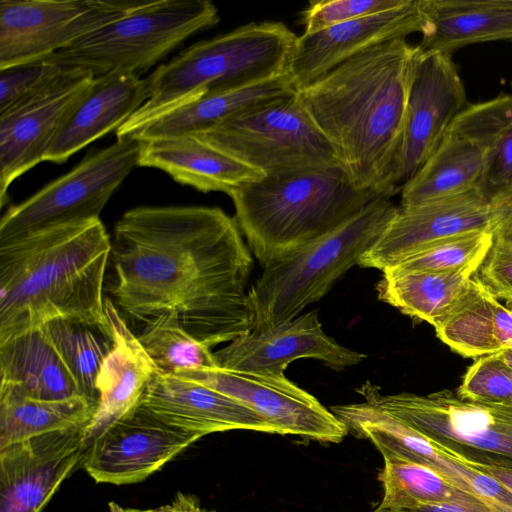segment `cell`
I'll use <instances>...</instances> for the list:
<instances>
[{"label": "cell", "instance_id": "6da1fadb", "mask_svg": "<svg viewBox=\"0 0 512 512\" xmlns=\"http://www.w3.org/2000/svg\"><path fill=\"white\" fill-rule=\"evenodd\" d=\"M110 258V300L132 319L173 312L211 349L253 328L252 253L234 218L220 208H132L114 226Z\"/></svg>", "mask_w": 512, "mask_h": 512}, {"label": "cell", "instance_id": "7a4b0ae2", "mask_svg": "<svg viewBox=\"0 0 512 512\" xmlns=\"http://www.w3.org/2000/svg\"><path fill=\"white\" fill-rule=\"evenodd\" d=\"M418 52L405 38L391 40L297 91L351 183L379 197L388 198Z\"/></svg>", "mask_w": 512, "mask_h": 512}, {"label": "cell", "instance_id": "3957f363", "mask_svg": "<svg viewBox=\"0 0 512 512\" xmlns=\"http://www.w3.org/2000/svg\"><path fill=\"white\" fill-rule=\"evenodd\" d=\"M111 248L100 219L0 243V343L54 320L112 334L103 296Z\"/></svg>", "mask_w": 512, "mask_h": 512}, {"label": "cell", "instance_id": "277c9868", "mask_svg": "<svg viewBox=\"0 0 512 512\" xmlns=\"http://www.w3.org/2000/svg\"><path fill=\"white\" fill-rule=\"evenodd\" d=\"M229 196L238 228L265 267L336 228L376 195L357 189L336 166L265 175Z\"/></svg>", "mask_w": 512, "mask_h": 512}, {"label": "cell", "instance_id": "5b68a950", "mask_svg": "<svg viewBox=\"0 0 512 512\" xmlns=\"http://www.w3.org/2000/svg\"><path fill=\"white\" fill-rule=\"evenodd\" d=\"M297 36L282 22H251L197 42L147 78L146 102L116 130L131 137L161 114L205 93L287 73Z\"/></svg>", "mask_w": 512, "mask_h": 512}, {"label": "cell", "instance_id": "8992f818", "mask_svg": "<svg viewBox=\"0 0 512 512\" xmlns=\"http://www.w3.org/2000/svg\"><path fill=\"white\" fill-rule=\"evenodd\" d=\"M398 208L375 196L336 228L285 259L263 267L249 289L252 330H266L319 301L382 235Z\"/></svg>", "mask_w": 512, "mask_h": 512}, {"label": "cell", "instance_id": "52a82bcc", "mask_svg": "<svg viewBox=\"0 0 512 512\" xmlns=\"http://www.w3.org/2000/svg\"><path fill=\"white\" fill-rule=\"evenodd\" d=\"M219 20L217 7L208 0L140 1L122 17L44 61L81 70L94 78L115 72L138 74Z\"/></svg>", "mask_w": 512, "mask_h": 512}, {"label": "cell", "instance_id": "ba28073f", "mask_svg": "<svg viewBox=\"0 0 512 512\" xmlns=\"http://www.w3.org/2000/svg\"><path fill=\"white\" fill-rule=\"evenodd\" d=\"M357 392L470 466L512 470V406L464 400L446 389L385 395L369 381Z\"/></svg>", "mask_w": 512, "mask_h": 512}, {"label": "cell", "instance_id": "9c48e42d", "mask_svg": "<svg viewBox=\"0 0 512 512\" xmlns=\"http://www.w3.org/2000/svg\"><path fill=\"white\" fill-rule=\"evenodd\" d=\"M194 136L264 175L342 166L297 93Z\"/></svg>", "mask_w": 512, "mask_h": 512}, {"label": "cell", "instance_id": "30bf717a", "mask_svg": "<svg viewBox=\"0 0 512 512\" xmlns=\"http://www.w3.org/2000/svg\"><path fill=\"white\" fill-rule=\"evenodd\" d=\"M141 149L142 140L123 137L87 154L68 173L7 209L0 220V243L99 219L110 197L139 166Z\"/></svg>", "mask_w": 512, "mask_h": 512}, {"label": "cell", "instance_id": "8fae6325", "mask_svg": "<svg viewBox=\"0 0 512 512\" xmlns=\"http://www.w3.org/2000/svg\"><path fill=\"white\" fill-rule=\"evenodd\" d=\"M140 1L1 0L0 69L42 61Z\"/></svg>", "mask_w": 512, "mask_h": 512}, {"label": "cell", "instance_id": "7c38bea8", "mask_svg": "<svg viewBox=\"0 0 512 512\" xmlns=\"http://www.w3.org/2000/svg\"><path fill=\"white\" fill-rule=\"evenodd\" d=\"M466 106L464 84L451 54L419 49L402 140L387 183L388 198L419 171Z\"/></svg>", "mask_w": 512, "mask_h": 512}, {"label": "cell", "instance_id": "4fadbf2b", "mask_svg": "<svg viewBox=\"0 0 512 512\" xmlns=\"http://www.w3.org/2000/svg\"><path fill=\"white\" fill-rule=\"evenodd\" d=\"M174 375L223 393L255 411L280 435L339 443L344 423L285 374L232 371L218 367L179 370Z\"/></svg>", "mask_w": 512, "mask_h": 512}, {"label": "cell", "instance_id": "5bb4252c", "mask_svg": "<svg viewBox=\"0 0 512 512\" xmlns=\"http://www.w3.org/2000/svg\"><path fill=\"white\" fill-rule=\"evenodd\" d=\"M348 433L367 439L385 455L424 465L499 512H512V493L497 480L457 459L383 408L366 401L330 408Z\"/></svg>", "mask_w": 512, "mask_h": 512}, {"label": "cell", "instance_id": "9a60e30c", "mask_svg": "<svg viewBox=\"0 0 512 512\" xmlns=\"http://www.w3.org/2000/svg\"><path fill=\"white\" fill-rule=\"evenodd\" d=\"M94 76L65 68L35 94L0 114V201L10 184L44 157Z\"/></svg>", "mask_w": 512, "mask_h": 512}, {"label": "cell", "instance_id": "2e32d148", "mask_svg": "<svg viewBox=\"0 0 512 512\" xmlns=\"http://www.w3.org/2000/svg\"><path fill=\"white\" fill-rule=\"evenodd\" d=\"M202 437L165 422L138 404L95 440L83 466L99 483H137Z\"/></svg>", "mask_w": 512, "mask_h": 512}, {"label": "cell", "instance_id": "e0dca14e", "mask_svg": "<svg viewBox=\"0 0 512 512\" xmlns=\"http://www.w3.org/2000/svg\"><path fill=\"white\" fill-rule=\"evenodd\" d=\"M86 426L1 448L0 512H41L61 483L84 463Z\"/></svg>", "mask_w": 512, "mask_h": 512}, {"label": "cell", "instance_id": "ac0fdd59", "mask_svg": "<svg viewBox=\"0 0 512 512\" xmlns=\"http://www.w3.org/2000/svg\"><path fill=\"white\" fill-rule=\"evenodd\" d=\"M218 368L284 375L296 359L313 358L342 371L359 364L366 355L328 336L312 310L266 330H251L213 352Z\"/></svg>", "mask_w": 512, "mask_h": 512}, {"label": "cell", "instance_id": "d6986e66", "mask_svg": "<svg viewBox=\"0 0 512 512\" xmlns=\"http://www.w3.org/2000/svg\"><path fill=\"white\" fill-rule=\"evenodd\" d=\"M425 28L420 0L297 36L287 74L296 91L315 82L353 56L379 44L406 38Z\"/></svg>", "mask_w": 512, "mask_h": 512}, {"label": "cell", "instance_id": "ffe728a7", "mask_svg": "<svg viewBox=\"0 0 512 512\" xmlns=\"http://www.w3.org/2000/svg\"><path fill=\"white\" fill-rule=\"evenodd\" d=\"M473 230L491 231L490 197L483 188L398 208L359 266L383 271L435 241Z\"/></svg>", "mask_w": 512, "mask_h": 512}, {"label": "cell", "instance_id": "44dd1931", "mask_svg": "<svg viewBox=\"0 0 512 512\" xmlns=\"http://www.w3.org/2000/svg\"><path fill=\"white\" fill-rule=\"evenodd\" d=\"M138 404L165 422L202 436L228 430L276 434L267 421L243 403L174 374L157 371Z\"/></svg>", "mask_w": 512, "mask_h": 512}, {"label": "cell", "instance_id": "7402d4cb", "mask_svg": "<svg viewBox=\"0 0 512 512\" xmlns=\"http://www.w3.org/2000/svg\"><path fill=\"white\" fill-rule=\"evenodd\" d=\"M148 96V82L138 74L115 72L94 78L60 128L44 161L63 163L87 144L117 130Z\"/></svg>", "mask_w": 512, "mask_h": 512}, {"label": "cell", "instance_id": "603a6c76", "mask_svg": "<svg viewBox=\"0 0 512 512\" xmlns=\"http://www.w3.org/2000/svg\"><path fill=\"white\" fill-rule=\"evenodd\" d=\"M105 309L114 347L97 378L99 401L93 418L85 427L88 448L138 405L151 378L159 371L108 297L105 298Z\"/></svg>", "mask_w": 512, "mask_h": 512}, {"label": "cell", "instance_id": "cb8c5ba5", "mask_svg": "<svg viewBox=\"0 0 512 512\" xmlns=\"http://www.w3.org/2000/svg\"><path fill=\"white\" fill-rule=\"evenodd\" d=\"M139 166L160 169L178 183L204 193L227 195L265 176L194 135L142 140Z\"/></svg>", "mask_w": 512, "mask_h": 512}, {"label": "cell", "instance_id": "d4e9b609", "mask_svg": "<svg viewBox=\"0 0 512 512\" xmlns=\"http://www.w3.org/2000/svg\"><path fill=\"white\" fill-rule=\"evenodd\" d=\"M295 93L287 73L242 87L208 92L154 118L131 137L149 140L198 134Z\"/></svg>", "mask_w": 512, "mask_h": 512}, {"label": "cell", "instance_id": "484cf974", "mask_svg": "<svg viewBox=\"0 0 512 512\" xmlns=\"http://www.w3.org/2000/svg\"><path fill=\"white\" fill-rule=\"evenodd\" d=\"M421 51L451 54L475 43L512 41V0H420Z\"/></svg>", "mask_w": 512, "mask_h": 512}, {"label": "cell", "instance_id": "4316f807", "mask_svg": "<svg viewBox=\"0 0 512 512\" xmlns=\"http://www.w3.org/2000/svg\"><path fill=\"white\" fill-rule=\"evenodd\" d=\"M0 378L35 399L59 401L82 396L42 327L0 343Z\"/></svg>", "mask_w": 512, "mask_h": 512}, {"label": "cell", "instance_id": "83f0119b", "mask_svg": "<svg viewBox=\"0 0 512 512\" xmlns=\"http://www.w3.org/2000/svg\"><path fill=\"white\" fill-rule=\"evenodd\" d=\"M485 158L471 140L447 132L438 148L402 187L400 208L484 189Z\"/></svg>", "mask_w": 512, "mask_h": 512}, {"label": "cell", "instance_id": "f1b7e54d", "mask_svg": "<svg viewBox=\"0 0 512 512\" xmlns=\"http://www.w3.org/2000/svg\"><path fill=\"white\" fill-rule=\"evenodd\" d=\"M480 266L455 271L383 270L377 297L401 313L434 326L462 297Z\"/></svg>", "mask_w": 512, "mask_h": 512}, {"label": "cell", "instance_id": "f546056e", "mask_svg": "<svg viewBox=\"0 0 512 512\" xmlns=\"http://www.w3.org/2000/svg\"><path fill=\"white\" fill-rule=\"evenodd\" d=\"M447 132L471 140L482 150L484 190L490 198L512 185V94L467 105Z\"/></svg>", "mask_w": 512, "mask_h": 512}, {"label": "cell", "instance_id": "4dcf8cb0", "mask_svg": "<svg viewBox=\"0 0 512 512\" xmlns=\"http://www.w3.org/2000/svg\"><path fill=\"white\" fill-rule=\"evenodd\" d=\"M97 405L82 396L48 401L29 397L16 384L0 385V449L50 432L86 426Z\"/></svg>", "mask_w": 512, "mask_h": 512}, {"label": "cell", "instance_id": "1f68e13d", "mask_svg": "<svg viewBox=\"0 0 512 512\" xmlns=\"http://www.w3.org/2000/svg\"><path fill=\"white\" fill-rule=\"evenodd\" d=\"M498 302L475 273L462 297L433 326L437 337L464 357L479 358L502 351L496 338Z\"/></svg>", "mask_w": 512, "mask_h": 512}, {"label": "cell", "instance_id": "d6a6232c", "mask_svg": "<svg viewBox=\"0 0 512 512\" xmlns=\"http://www.w3.org/2000/svg\"><path fill=\"white\" fill-rule=\"evenodd\" d=\"M383 459L384 467L378 479L384 496L376 511L400 512L442 502L478 499L429 467L395 455H385Z\"/></svg>", "mask_w": 512, "mask_h": 512}, {"label": "cell", "instance_id": "836d02e7", "mask_svg": "<svg viewBox=\"0 0 512 512\" xmlns=\"http://www.w3.org/2000/svg\"><path fill=\"white\" fill-rule=\"evenodd\" d=\"M74 377L81 394L98 405L101 367L114 347L112 334L85 323L54 320L42 327Z\"/></svg>", "mask_w": 512, "mask_h": 512}, {"label": "cell", "instance_id": "e575fe53", "mask_svg": "<svg viewBox=\"0 0 512 512\" xmlns=\"http://www.w3.org/2000/svg\"><path fill=\"white\" fill-rule=\"evenodd\" d=\"M137 338L160 372L217 367L211 348L195 339L173 312L146 321Z\"/></svg>", "mask_w": 512, "mask_h": 512}, {"label": "cell", "instance_id": "d590c367", "mask_svg": "<svg viewBox=\"0 0 512 512\" xmlns=\"http://www.w3.org/2000/svg\"><path fill=\"white\" fill-rule=\"evenodd\" d=\"M492 243L493 234L488 230L456 234L423 247L390 269L443 272L461 270L474 265L480 266Z\"/></svg>", "mask_w": 512, "mask_h": 512}, {"label": "cell", "instance_id": "8d00e7d4", "mask_svg": "<svg viewBox=\"0 0 512 512\" xmlns=\"http://www.w3.org/2000/svg\"><path fill=\"white\" fill-rule=\"evenodd\" d=\"M464 400L512 406V370L497 353L479 357L455 392Z\"/></svg>", "mask_w": 512, "mask_h": 512}, {"label": "cell", "instance_id": "74e56055", "mask_svg": "<svg viewBox=\"0 0 512 512\" xmlns=\"http://www.w3.org/2000/svg\"><path fill=\"white\" fill-rule=\"evenodd\" d=\"M406 0H322L312 1L301 12L304 34L384 12L401 6Z\"/></svg>", "mask_w": 512, "mask_h": 512}, {"label": "cell", "instance_id": "f35d334b", "mask_svg": "<svg viewBox=\"0 0 512 512\" xmlns=\"http://www.w3.org/2000/svg\"><path fill=\"white\" fill-rule=\"evenodd\" d=\"M64 69L44 60L0 69V114L38 92Z\"/></svg>", "mask_w": 512, "mask_h": 512}, {"label": "cell", "instance_id": "ab89813d", "mask_svg": "<svg viewBox=\"0 0 512 512\" xmlns=\"http://www.w3.org/2000/svg\"><path fill=\"white\" fill-rule=\"evenodd\" d=\"M476 274L497 299L512 304V243L493 242Z\"/></svg>", "mask_w": 512, "mask_h": 512}, {"label": "cell", "instance_id": "60d3db41", "mask_svg": "<svg viewBox=\"0 0 512 512\" xmlns=\"http://www.w3.org/2000/svg\"><path fill=\"white\" fill-rule=\"evenodd\" d=\"M493 242L512 243V185L490 198Z\"/></svg>", "mask_w": 512, "mask_h": 512}, {"label": "cell", "instance_id": "b9f144b4", "mask_svg": "<svg viewBox=\"0 0 512 512\" xmlns=\"http://www.w3.org/2000/svg\"><path fill=\"white\" fill-rule=\"evenodd\" d=\"M379 512V511H374ZM400 512H499L479 499L442 502Z\"/></svg>", "mask_w": 512, "mask_h": 512}, {"label": "cell", "instance_id": "7bdbcfd3", "mask_svg": "<svg viewBox=\"0 0 512 512\" xmlns=\"http://www.w3.org/2000/svg\"><path fill=\"white\" fill-rule=\"evenodd\" d=\"M109 509L110 512H190L188 495L183 494H178L171 504L154 509L124 508L114 502L109 503Z\"/></svg>", "mask_w": 512, "mask_h": 512}, {"label": "cell", "instance_id": "ee69618b", "mask_svg": "<svg viewBox=\"0 0 512 512\" xmlns=\"http://www.w3.org/2000/svg\"><path fill=\"white\" fill-rule=\"evenodd\" d=\"M472 467L488 474L512 493V470L488 465H474Z\"/></svg>", "mask_w": 512, "mask_h": 512}, {"label": "cell", "instance_id": "f6af8a7d", "mask_svg": "<svg viewBox=\"0 0 512 512\" xmlns=\"http://www.w3.org/2000/svg\"><path fill=\"white\" fill-rule=\"evenodd\" d=\"M497 354L512 370V348L504 349Z\"/></svg>", "mask_w": 512, "mask_h": 512}, {"label": "cell", "instance_id": "bcb514c9", "mask_svg": "<svg viewBox=\"0 0 512 512\" xmlns=\"http://www.w3.org/2000/svg\"><path fill=\"white\" fill-rule=\"evenodd\" d=\"M188 505L190 512H208L201 509L197 501L192 496H188Z\"/></svg>", "mask_w": 512, "mask_h": 512}]
</instances>
